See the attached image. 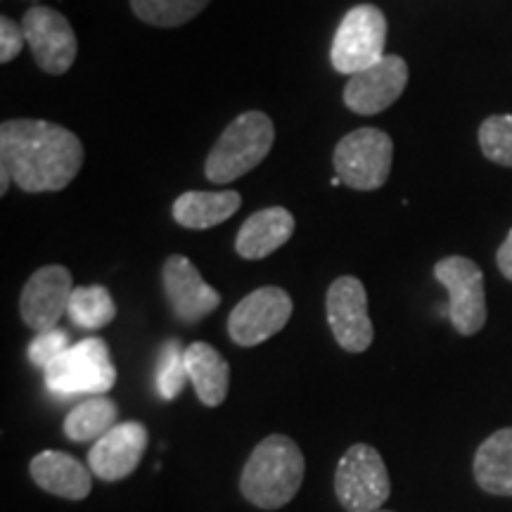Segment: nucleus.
Wrapping results in <instances>:
<instances>
[{
	"mask_svg": "<svg viewBox=\"0 0 512 512\" xmlns=\"http://www.w3.org/2000/svg\"><path fill=\"white\" fill-rule=\"evenodd\" d=\"M434 278L448 292V320L460 335H477L486 323L484 273L467 256H446L434 264Z\"/></svg>",
	"mask_w": 512,
	"mask_h": 512,
	"instance_id": "8",
	"label": "nucleus"
},
{
	"mask_svg": "<svg viewBox=\"0 0 512 512\" xmlns=\"http://www.w3.org/2000/svg\"><path fill=\"white\" fill-rule=\"evenodd\" d=\"M188 366H185V349L178 339H169L162 347L157 363V389L159 396L166 401H174L183 392L188 382Z\"/></svg>",
	"mask_w": 512,
	"mask_h": 512,
	"instance_id": "24",
	"label": "nucleus"
},
{
	"mask_svg": "<svg viewBox=\"0 0 512 512\" xmlns=\"http://www.w3.org/2000/svg\"><path fill=\"white\" fill-rule=\"evenodd\" d=\"M328 325L337 344L349 354H363L375 339L373 320L368 313L366 285L354 275H342L328 287L325 297Z\"/></svg>",
	"mask_w": 512,
	"mask_h": 512,
	"instance_id": "10",
	"label": "nucleus"
},
{
	"mask_svg": "<svg viewBox=\"0 0 512 512\" xmlns=\"http://www.w3.org/2000/svg\"><path fill=\"white\" fill-rule=\"evenodd\" d=\"M74 285L67 266H43L31 275L19 297V313L29 330L41 332L55 330L64 313L69 311Z\"/></svg>",
	"mask_w": 512,
	"mask_h": 512,
	"instance_id": "13",
	"label": "nucleus"
},
{
	"mask_svg": "<svg viewBox=\"0 0 512 512\" xmlns=\"http://www.w3.org/2000/svg\"><path fill=\"white\" fill-rule=\"evenodd\" d=\"M119 408L110 396H91L64 418V437L86 444L105 437L112 427H117Z\"/></svg>",
	"mask_w": 512,
	"mask_h": 512,
	"instance_id": "21",
	"label": "nucleus"
},
{
	"mask_svg": "<svg viewBox=\"0 0 512 512\" xmlns=\"http://www.w3.org/2000/svg\"><path fill=\"white\" fill-rule=\"evenodd\" d=\"M209 3L211 0H131V10L140 22L176 29L195 19Z\"/></svg>",
	"mask_w": 512,
	"mask_h": 512,
	"instance_id": "23",
	"label": "nucleus"
},
{
	"mask_svg": "<svg viewBox=\"0 0 512 512\" xmlns=\"http://www.w3.org/2000/svg\"><path fill=\"white\" fill-rule=\"evenodd\" d=\"M64 351H69V335L60 328L41 332V335L34 337V342L29 344V361L34 363L36 368L46 370L50 363H55Z\"/></svg>",
	"mask_w": 512,
	"mask_h": 512,
	"instance_id": "26",
	"label": "nucleus"
},
{
	"mask_svg": "<svg viewBox=\"0 0 512 512\" xmlns=\"http://www.w3.org/2000/svg\"><path fill=\"white\" fill-rule=\"evenodd\" d=\"M185 366L195 387L197 399L207 408H216L226 401L230 387V366L219 351L207 342H195L185 349Z\"/></svg>",
	"mask_w": 512,
	"mask_h": 512,
	"instance_id": "18",
	"label": "nucleus"
},
{
	"mask_svg": "<svg viewBox=\"0 0 512 512\" xmlns=\"http://www.w3.org/2000/svg\"><path fill=\"white\" fill-rule=\"evenodd\" d=\"M29 472L36 486L67 501H83L93 491V472L69 453L41 451L31 460Z\"/></svg>",
	"mask_w": 512,
	"mask_h": 512,
	"instance_id": "16",
	"label": "nucleus"
},
{
	"mask_svg": "<svg viewBox=\"0 0 512 512\" xmlns=\"http://www.w3.org/2000/svg\"><path fill=\"white\" fill-rule=\"evenodd\" d=\"M472 475L486 494L512 496V427H503L482 441L472 463Z\"/></svg>",
	"mask_w": 512,
	"mask_h": 512,
	"instance_id": "19",
	"label": "nucleus"
},
{
	"mask_svg": "<svg viewBox=\"0 0 512 512\" xmlns=\"http://www.w3.org/2000/svg\"><path fill=\"white\" fill-rule=\"evenodd\" d=\"M479 147L494 164L512 166V114H494L479 126Z\"/></svg>",
	"mask_w": 512,
	"mask_h": 512,
	"instance_id": "25",
	"label": "nucleus"
},
{
	"mask_svg": "<svg viewBox=\"0 0 512 512\" xmlns=\"http://www.w3.org/2000/svg\"><path fill=\"white\" fill-rule=\"evenodd\" d=\"M275 143V126L264 112H245L235 117L211 147L204 176L209 183H233L256 169Z\"/></svg>",
	"mask_w": 512,
	"mask_h": 512,
	"instance_id": "3",
	"label": "nucleus"
},
{
	"mask_svg": "<svg viewBox=\"0 0 512 512\" xmlns=\"http://www.w3.org/2000/svg\"><path fill=\"white\" fill-rule=\"evenodd\" d=\"M67 313L83 330H102L117 316V304L110 290L102 285L74 287Z\"/></svg>",
	"mask_w": 512,
	"mask_h": 512,
	"instance_id": "22",
	"label": "nucleus"
},
{
	"mask_svg": "<svg viewBox=\"0 0 512 512\" xmlns=\"http://www.w3.org/2000/svg\"><path fill=\"white\" fill-rule=\"evenodd\" d=\"M24 36L31 48V55L46 74L62 76L72 69L79 53L76 34L69 19L46 5H34L24 12Z\"/></svg>",
	"mask_w": 512,
	"mask_h": 512,
	"instance_id": "11",
	"label": "nucleus"
},
{
	"mask_svg": "<svg viewBox=\"0 0 512 512\" xmlns=\"http://www.w3.org/2000/svg\"><path fill=\"white\" fill-rule=\"evenodd\" d=\"M377 512H389V510H377Z\"/></svg>",
	"mask_w": 512,
	"mask_h": 512,
	"instance_id": "30",
	"label": "nucleus"
},
{
	"mask_svg": "<svg viewBox=\"0 0 512 512\" xmlns=\"http://www.w3.org/2000/svg\"><path fill=\"white\" fill-rule=\"evenodd\" d=\"M162 285L171 311L183 323H200L221 304V294L202 278L195 264L183 254H174L166 259L162 268Z\"/></svg>",
	"mask_w": 512,
	"mask_h": 512,
	"instance_id": "14",
	"label": "nucleus"
},
{
	"mask_svg": "<svg viewBox=\"0 0 512 512\" xmlns=\"http://www.w3.org/2000/svg\"><path fill=\"white\" fill-rule=\"evenodd\" d=\"M292 211L285 207H266L242 223L235 238V252L247 261H259L271 256L275 249H280L294 235Z\"/></svg>",
	"mask_w": 512,
	"mask_h": 512,
	"instance_id": "17",
	"label": "nucleus"
},
{
	"mask_svg": "<svg viewBox=\"0 0 512 512\" xmlns=\"http://www.w3.org/2000/svg\"><path fill=\"white\" fill-rule=\"evenodd\" d=\"M242 197L238 190L183 192L174 202V221L190 230H207L228 221L240 209Z\"/></svg>",
	"mask_w": 512,
	"mask_h": 512,
	"instance_id": "20",
	"label": "nucleus"
},
{
	"mask_svg": "<svg viewBox=\"0 0 512 512\" xmlns=\"http://www.w3.org/2000/svg\"><path fill=\"white\" fill-rule=\"evenodd\" d=\"M24 43H27V36H24L22 24H17L8 15L0 17V62L10 64L22 53Z\"/></svg>",
	"mask_w": 512,
	"mask_h": 512,
	"instance_id": "27",
	"label": "nucleus"
},
{
	"mask_svg": "<svg viewBox=\"0 0 512 512\" xmlns=\"http://www.w3.org/2000/svg\"><path fill=\"white\" fill-rule=\"evenodd\" d=\"M306 460L302 448L285 434H268L242 467L240 491L261 510H278L302 489Z\"/></svg>",
	"mask_w": 512,
	"mask_h": 512,
	"instance_id": "2",
	"label": "nucleus"
},
{
	"mask_svg": "<svg viewBox=\"0 0 512 512\" xmlns=\"http://www.w3.org/2000/svg\"><path fill=\"white\" fill-rule=\"evenodd\" d=\"M147 427L143 422H121L98 439L88 453V470L102 482H119L138 470L147 448Z\"/></svg>",
	"mask_w": 512,
	"mask_h": 512,
	"instance_id": "15",
	"label": "nucleus"
},
{
	"mask_svg": "<svg viewBox=\"0 0 512 512\" xmlns=\"http://www.w3.org/2000/svg\"><path fill=\"white\" fill-rule=\"evenodd\" d=\"M394 143L380 128H358L339 140L332 155L339 181L354 190H380L389 181Z\"/></svg>",
	"mask_w": 512,
	"mask_h": 512,
	"instance_id": "6",
	"label": "nucleus"
},
{
	"mask_svg": "<svg viewBox=\"0 0 512 512\" xmlns=\"http://www.w3.org/2000/svg\"><path fill=\"white\" fill-rule=\"evenodd\" d=\"M392 494V479L375 446L354 444L339 458L335 496L347 512H377Z\"/></svg>",
	"mask_w": 512,
	"mask_h": 512,
	"instance_id": "5",
	"label": "nucleus"
},
{
	"mask_svg": "<svg viewBox=\"0 0 512 512\" xmlns=\"http://www.w3.org/2000/svg\"><path fill=\"white\" fill-rule=\"evenodd\" d=\"M292 309V297L283 287H259L230 311L228 335L238 347L264 344L290 323Z\"/></svg>",
	"mask_w": 512,
	"mask_h": 512,
	"instance_id": "9",
	"label": "nucleus"
},
{
	"mask_svg": "<svg viewBox=\"0 0 512 512\" xmlns=\"http://www.w3.org/2000/svg\"><path fill=\"white\" fill-rule=\"evenodd\" d=\"M408 62L399 55H384L373 67L349 76L344 105L361 117H373L392 107L408 86Z\"/></svg>",
	"mask_w": 512,
	"mask_h": 512,
	"instance_id": "12",
	"label": "nucleus"
},
{
	"mask_svg": "<svg viewBox=\"0 0 512 512\" xmlns=\"http://www.w3.org/2000/svg\"><path fill=\"white\" fill-rule=\"evenodd\" d=\"M0 166L24 192H57L79 176L83 145L53 121L10 119L0 126Z\"/></svg>",
	"mask_w": 512,
	"mask_h": 512,
	"instance_id": "1",
	"label": "nucleus"
},
{
	"mask_svg": "<svg viewBox=\"0 0 512 512\" xmlns=\"http://www.w3.org/2000/svg\"><path fill=\"white\" fill-rule=\"evenodd\" d=\"M387 17L377 5H356L339 22L332 38L330 62L339 74L354 76L384 57Z\"/></svg>",
	"mask_w": 512,
	"mask_h": 512,
	"instance_id": "7",
	"label": "nucleus"
},
{
	"mask_svg": "<svg viewBox=\"0 0 512 512\" xmlns=\"http://www.w3.org/2000/svg\"><path fill=\"white\" fill-rule=\"evenodd\" d=\"M43 373L46 387L57 396H105L117 384L110 347L100 337L81 339Z\"/></svg>",
	"mask_w": 512,
	"mask_h": 512,
	"instance_id": "4",
	"label": "nucleus"
},
{
	"mask_svg": "<svg viewBox=\"0 0 512 512\" xmlns=\"http://www.w3.org/2000/svg\"><path fill=\"white\" fill-rule=\"evenodd\" d=\"M0 174H3V178H0V195H5V192H8V188H10L12 176H10V171L5 169V166H0Z\"/></svg>",
	"mask_w": 512,
	"mask_h": 512,
	"instance_id": "29",
	"label": "nucleus"
},
{
	"mask_svg": "<svg viewBox=\"0 0 512 512\" xmlns=\"http://www.w3.org/2000/svg\"><path fill=\"white\" fill-rule=\"evenodd\" d=\"M496 264H498V271L503 273V278H508L512 283V230L508 233V238L503 240V245L498 247Z\"/></svg>",
	"mask_w": 512,
	"mask_h": 512,
	"instance_id": "28",
	"label": "nucleus"
}]
</instances>
